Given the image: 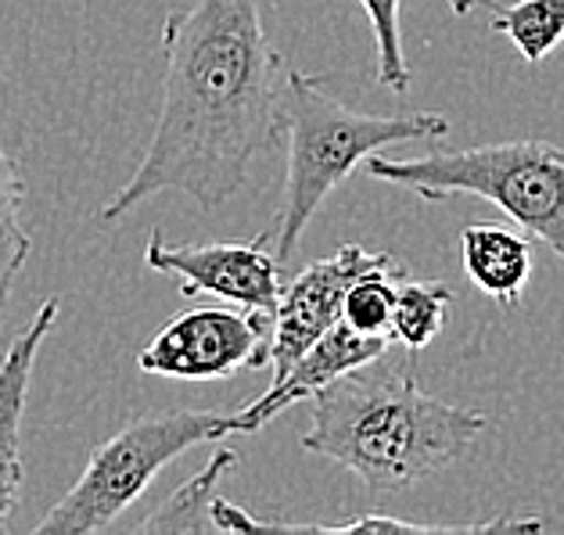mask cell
<instances>
[{"label": "cell", "mask_w": 564, "mask_h": 535, "mask_svg": "<svg viewBox=\"0 0 564 535\" xmlns=\"http://www.w3.org/2000/svg\"><path fill=\"white\" fill-rule=\"evenodd\" d=\"M162 51L155 130L133 176L101 205L105 223L170 190L219 209L281 137L288 73L267 36L263 0H198L170 11Z\"/></svg>", "instance_id": "1"}, {"label": "cell", "mask_w": 564, "mask_h": 535, "mask_svg": "<svg viewBox=\"0 0 564 535\" xmlns=\"http://www.w3.org/2000/svg\"><path fill=\"white\" fill-rule=\"evenodd\" d=\"M489 428L471 406L424 392L414 363H367L313 395L302 449L335 460L375 496H392L464 460Z\"/></svg>", "instance_id": "2"}, {"label": "cell", "mask_w": 564, "mask_h": 535, "mask_svg": "<svg viewBox=\"0 0 564 535\" xmlns=\"http://www.w3.org/2000/svg\"><path fill=\"white\" fill-rule=\"evenodd\" d=\"M281 133L288 137V173L278 209L273 249L278 259L295 252L310 219L349 181L352 170L378 151L406 141H435L449 133V119L438 112L370 116L341 105L310 73H288Z\"/></svg>", "instance_id": "3"}, {"label": "cell", "mask_w": 564, "mask_h": 535, "mask_svg": "<svg viewBox=\"0 0 564 535\" xmlns=\"http://www.w3.org/2000/svg\"><path fill=\"white\" fill-rule=\"evenodd\" d=\"M370 181L403 187L424 201L471 195L514 219L564 263V144L514 137L475 148H435L414 159H367Z\"/></svg>", "instance_id": "4"}, {"label": "cell", "mask_w": 564, "mask_h": 535, "mask_svg": "<svg viewBox=\"0 0 564 535\" xmlns=\"http://www.w3.org/2000/svg\"><path fill=\"white\" fill-rule=\"evenodd\" d=\"M234 432V414L219 410H151L90 449L84 474L36 521V535H94L116 525L119 514L148 492V485L202 443H219Z\"/></svg>", "instance_id": "5"}, {"label": "cell", "mask_w": 564, "mask_h": 535, "mask_svg": "<svg viewBox=\"0 0 564 535\" xmlns=\"http://www.w3.org/2000/svg\"><path fill=\"white\" fill-rule=\"evenodd\" d=\"M273 317L219 306L187 309L137 352L144 374L176 381H227L270 367Z\"/></svg>", "instance_id": "6"}, {"label": "cell", "mask_w": 564, "mask_h": 535, "mask_svg": "<svg viewBox=\"0 0 564 535\" xmlns=\"http://www.w3.org/2000/svg\"><path fill=\"white\" fill-rule=\"evenodd\" d=\"M144 266L176 277L184 298H224L249 313H278L284 292L281 259L267 249V234L249 241L173 244L155 227L144 241Z\"/></svg>", "instance_id": "7"}, {"label": "cell", "mask_w": 564, "mask_h": 535, "mask_svg": "<svg viewBox=\"0 0 564 535\" xmlns=\"http://www.w3.org/2000/svg\"><path fill=\"white\" fill-rule=\"evenodd\" d=\"M389 263H395L389 252H367L364 244H341L335 255L313 259L306 270H299L284 284L278 313H273V352H270L273 378H281L316 338L332 331L335 324H341L349 287L364 273Z\"/></svg>", "instance_id": "8"}, {"label": "cell", "mask_w": 564, "mask_h": 535, "mask_svg": "<svg viewBox=\"0 0 564 535\" xmlns=\"http://www.w3.org/2000/svg\"><path fill=\"white\" fill-rule=\"evenodd\" d=\"M389 346H392V338L360 335V331H352L346 320L335 324L332 331L316 338L281 378H273L270 389L259 395V400H252L249 406L234 414V432L252 435L259 428H267V424L278 414H284L288 406L313 400L316 392H324L341 374L381 360V356L389 352Z\"/></svg>", "instance_id": "9"}, {"label": "cell", "mask_w": 564, "mask_h": 535, "mask_svg": "<svg viewBox=\"0 0 564 535\" xmlns=\"http://www.w3.org/2000/svg\"><path fill=\"white\" fill-rule=\"evenodd\" d=\"M62 298H44L33 313V320L11 338L8 352L0 356V535L11 528L19 506H22V414L30 400L33 367L44 338L58 324Z\"/></svg>", "instance_id": "10"}, {"label": "cell", "mask_w": 564, "mask_h": 535, "mask_svg": "<svg viewBox=\"0 0 564 535\" xmlns=\"http://www.w3.org/2000/svg\"><path fill=\"white\" fill-rule=\"evenodd\" d=\"M460 266L481 295L514 309L532 281V238L497 223H471L460 230Z\"/></svg>", "instance_id": "11"}, {"label": "cell", "mask_w": 564, "mask_h": 535, "mask_svg": "<svg viewBox=\"0 0 564 535\" xmlns=\"http://www.w3.org/2000/svg\"><path fill=\"white\" fill-rule=\"evenodd\" d=\"M238 468V452L234 449H216L213 460L205 468L187 478V482L173 492L170 500H162V506H155L137 532L159 535V532H216L213 525V503L219 496V482Z\"/></svg>", "instance_id": "12"}, {"label": "cell", "mask_w": 564, "mask_h": 535, "mask_svg": "<svg viewBox=\"0 0 564 535\" xmlns=\"http://www.w3.org/2000/svg\"><path fill=\"white\" fill-rule=\"evenodd\" d=\"M22 173L19 162L11 159L4 141V98H0V317H4L11 292H15L19 273L33 255V238L22 223Z\"/></svg>", "instance_id": "13"}, {"label": "cell", "mask_w": 564, "mask_h": 535, "mask_svg": "<svg viewBox=\"0 0 564 535\" xmlns=\"http://www.w3.org/2000/svg\"><path fill=\"white\" fill-rule=\"evenodd\" d=\"M489 25L511 40L529 65H540L564 44V0H514L492 8Z\"/></svg>", "instance_id": "14"}, {"label": "cell", "mask_w": 564, "mask_h": 535, "mask_svg": "<svg viewBox=\"0 0 564 535\" xmlns=\"http://www.w3.org/2000/svg\"><path fill=\"white\" fill-rule=\"evenodd\" d=\"M453 306V292L443 281H399L395 313H392V341L406 352H421L443 331L446 313Z\"/></svg>", "instance_id": "15"}, {"label": "cell", "mask_w": 564, "mask_h": 535, "mask_svg": "<svg viewBox=\"0 0 564 535\" xmlns=\"http://www.w3.org/2000/svg\"><path fill=\"white\" fill-rule=\"evenodd\" d=\"M399 277H406V270L399 263H389V266H378V270L364 273V277L349 287L341 320H346L352 331H360V335L392 338V313H395Z\"/></svg>", "instance_id": "16"}, {"label": "cell", "mask_w": 564, "mask_h": 535, "mask_svg": "<svg viewBox=\"0 0 564 535\" xmlns=\"http://www.w3.org/2000/svg\"><path fill=\"white\" fill-rule=\"evenodd\" d=\"M378 47V84L395 94L410 87V65L403 54V0H360Z\"/></svg>", "instance_id": "17"}, {"label": "cell", "mask_w": 564, "mask_h": 535, "mask_svg": "<svg viewBox=\"0 0 564 535\" xmlns=\"http://www.w3.org/2000/svg\"><path fill=\"white\" fill-rule=\"evenodd\" d=\"M481 4H489V0H449V11L457 19H464V15H471L475 8H481Z\"/></svg>", "instance_id": "18"}]
</instances>
